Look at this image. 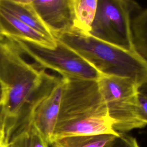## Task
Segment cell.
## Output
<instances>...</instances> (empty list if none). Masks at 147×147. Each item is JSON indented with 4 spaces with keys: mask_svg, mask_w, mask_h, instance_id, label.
<instances>
[{
    "mask_svg": "<svg viewBox=\"0 0 147 147\" xmlns=\"http://www.w3.org/2000/svg\"><path fill=\"white\" fill-rule=\"evenodd\" d=\"M105 147H140L136 139L125 133L119 132V135Z\"/></svg>",
    "mask_w": 147,
    "mask_h": 147,
    "instance_id": "9a60e30c",
    "label": "cell"
},
{
    "mask_svg": "<svg viewBox=\"0 0 147 147\" xmlns=\"http://www.w3.org/2000/svg\"><path fill=\"white\" fill-rule=\"evenodd\" d=\"M0 147H9L8 144L5 142H1L0 143Z\"/></svg>",
    "mask_w": 147,
    "mask_h": 147,
    "instance_id": "d6986e66",
    "label": "cell"
},
{
    "mask_svg": "<svg viewBox=\"0 0 147 147\" xmlns=\"http://www.w3.org/2000/svg\"><path fill=\"white\" fill-rule=\"evenodd\" d=\"M97 82L116 131L125 133L146 126L140 111L138 86L133 80L102 75Z\"/></svg>",
    "mask_w": 147,
    "mask_h": 147,
    "instance_id": "277c9868",
    "label": "cell"
},
{
    "mask_svg": "<svg viewBox=\"0 0 147 147\" xmlns=\"http://www.w3.org/2000/svg\"><path fill=\"white\" fill-rule=\"evenodd\" d=\"M98 0H73L75 29L89 33L97 8Z\"/></svg>",
    "mask_w": 147,
    "mask_h": 147,
    "instance_id": "7c38bea8",
    "label": "cell"
},
{
    "mask_svg": "<svg viewBox=\"0 0 147 147\" xmlns=\"http://www.w3.org/2000/svg\"><path fill=\"white\" fill-rule=\"evenodd\" d=\"M138 92L141 95L147 98V81L143 83L138 87Z\"/></svg>",
    "mask_w": 147,
    "mask_h": 147,
    "instance_id": "ac0fdd59",
    "label": "cell"
},
{
    "mask_svg": "<svg viewBox=\"0 0 147 147\" xmlns=\"http://www.w3.org/2000/svg\"><path fill=\"white\" fill-rule=\"evenodd\" d=\"M131 28L135 51L147 62V8L141 9L134 14Z\"/></svg>",
    "mask_w": 147,
    "mask_h": 147,
    "instance_id": "8fae6325",
    "label": "cell"
},
{
    "mask_svg": "<svg viewBox=\"0 0 147 147\" xmlns=\"http://www.w3.org/2000/svg\"><path fill=\"white\" fill-rule=\"evenodd\" d=\"M138 100L141 117L147 126V98L138 92Z\"/></svg>",
    "mask_w": 147,
    "mask_h": 147,
    "instance_id": "2e32d148",
    "label": "cell"
},
{
    "mask_svg": "<svg viewBox=\"0 0 147 147\" xmlns=\"http://www.w3.org/2000/svg\"><path fill=\"white\" fill-rule=\"evenodd\" d=\"M11 40L23 55L32 59L40 68L55 71L64 78L98 80L102 75L78 53L57 40L54 49L20 40Z\"/></svg>",
    "mask_w": 147,
    "mask_h": 147,
    "instance_id": "8992f818",
    "label": "cell"
},
{
    "mask_svg": "<svg viewBox=\"0 0 147 147\" xmlns=\"http://www.w3.org/2000/svg\"><path fill=\"white\" fill-rule=\"evenodd\" d=\"M30 3L54 37L75 29L73 0H30Z\"/></svg>",
    "mask_w": 147,
    "mask_h": 147,
    "instance_id": "52a82bcc",
    "label": "cell"
},
{
    "mask_svg": "<svg viewBox=\"0 0 147 147\" xmlns=\"http://www.w3.org/2000/svg\"><path fill=\"white\" fill-rule=\"evenodd\" d=\"M64 84V79L61 76L53 88L34 106L32 113V124L50 145L52 144L59 114Z\"/></svg>",
    "mask_w": 147,
    "mask_h": 147,
    "instance_id": "ba28073f",
    "label": "cell"
},
{
    "mask_svg": "<svg viewBox=\"0 0 147 147\" xmlns=\"http://www.w3.org/2000/svg\"><path fill=\"white\" fill-rule=\"evenodd\" d=\"M9 147H51L32 124L16 134L8 142Z\"/></svg>",
    "mask_w": 147,
    "mask_h": 147,
    "instance_id": "5bb4252c",
    "label": "cell"
},
{
    "mask_svg": "<svg viewBox=\"0 0 147 147\" xmlns=\"http://www.w3.org/2000/svg\"><path fill=\"white\" fill-rule=\"evenodd\" d=\"M140 9V5L131 0H98L89 34L124 50L136 52L131 22L134 14Z\"/></svg>",
    "mask_w": 147,
    "mask_h": 147,
    "instance_id": "5b68a950",
    "label": "cell"
},
{
    "mask_svg": "<svg viewBox=\"0 0 147 147\" xmlns=\"http://www.w3.org/2000/svg\"><path fill=\"white\" fill-rule=\"evenodd\" d=\"M0 36L25 41L49 49H54L57 46L56 38H49L41 34L1 8Z\"/></svg>",
    "mask_w": 147,
    "mask_h": 147,
    "instance_id": "9c48e42d",
    "label": "cell"
},
{
    "mask_svg": "<svg viewBox=\"0 0 147 147\" xmlns=\"http://www.w3.org/2000/svg\"><path fill=\"white\" fill-rule=\"evenodd\" d=\"M68 46L101 75L129 78L138 87L147 81V62L129 52L76 29L55 37Z\"/></svg>",
    "mask_w": 147,
    "mask_h": 147,
    "instance_id": "3957f363",
    "label": "cell"
},
{
    "mask_svg": "<svg viewBox=\"0 0 147 147\" xmlns=\"http://www.w3.org/2000/svg\"><path fill=\"white\" fill-rule=\"evenodd\" d=\"M1 98H2V91H1V88L0 86V111H1Z\"/></svg>",
    "mask_w": 147,
    "mask_h": 147,
    "instance_id": "ffe728a7",
    "label": "cell"
},
{
    "mask_svg": "<svg viewBox=\"0 0 147 147\" xmlns=\"http://www.w3.org/2000/svg\"><path fill=\"white\" fill-rule=\"evenodd\" d=\"M0 8L14 16L22 22L51 38H55L33 9L30 0H0Z\"/></svg>",
    "mask_w": 147,
    "mask_h": 147,
    "instance_id": "30bf717a",
    "label": "cell"
},
{
    "mask_svg": "<svg viewBox=\"0 0 147 147\" xmlns=\"http://www.w3.org/2000/svg\"><path fill=\"white\" fill-rule=\"evenodd\" d=\"M64 79L60 108L52 143L74 136H118L119 132L113 128L97 80Z\"/></svg>",
    "mask_w": 147,
    "mask_h": 147,
    "instance_id": "7a4b0ae2",
    "label": "cell"
},
{
    "mask_svg": "<svg viewBox=\"0 0 147 147\" xmlns=\"http://www.w3.org/2000/svg\"><path fill=\"white\" fill-rule=\"evenodd\" d=\"M60 77L27 61L12 40L0 36L1 114L7 144L32 124L34 106Z\"/></svg>",
    "mask_w": 147,
    "mask_h": 147,
    "instance_id": "6da1fadb",
    "label": "cell"
},
{
    "mask_svg": "<svg viewBox=\"0 0 147 147\" xmlns=\"http://www.w3.org/2000/svg\"><path fill=\"white\" fill-rule=\"evenodd\" d=\"M113 134L83 135L67 137L52 143L51 147H105L115 137Z\"/></svg>",
    "mask_w": 147,
    "mask_h": 147,
    "instance_id": "4fadbf2b",
    "label": "cell"
},
{
    "mask_svg": "<svg viewBox=\"0 0 147 147\" xmlns=\"http://www.w3.org/2000/svg\"><path fill=\"white\" fill-rule=\"evenodd\" d=\"M1 142L6 143V140H5L4 125H3V122L2 118L1 111H0V143H1Z\"/></svg>",
    "mask_w": 147,
    "mask_h": 147,
    "instance_id": "e0dca14e",
    "label": "cell"
}]
</instances>
